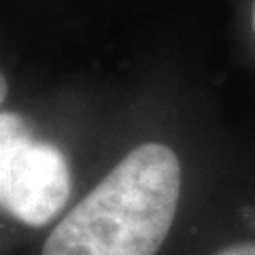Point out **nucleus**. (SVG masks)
<instances>
[{"mask_svg": "<svg viewBox=\"0 0 255 255\" xmlns=\"http://www.w3.org/2000/svg\"><path fill=\"white\" fill-rule=\"evenodd\" d=\"M73 181L62 151L36 140L21 117L0 115V200L19 223L47 226L66 204Z\"/></svg>", "mask_w": 255, "mask_h": 255, "instance_id": "2", "label": "nucleus"}, {"mask_svg": "<svg viewBox=\"0 0 255 255\" xmlns=\"http://www.w3.org/2000/svg\"><path fill=\"white\" fill-rule=\"evenodd\" d=\"M181 198V164L162 142H145L51 230L41 255H155Z\"/></svg>", "mask_w": 255, "mask_h": 255, "instance_id": "1", "label": "nucleus"}, {"mask_svg": "<svg viewBox=\"0 0 255 255\" xmlns=\"http://www.w3.org/2000/svg\"><path fill=\"white\" fill-rule=\"evenodd\" d=\"M251 23H253V32H255V4H253V15H251Z\"/></svg>", "mask_w": 255, "mask_h": 255, "instance_id": "4", "label": "nucleus"}, {"mask_svg": "<svg viewBox=\"0 0 255 255\" xmlns=\"http://www.w3.org/2000/svg\"><path fill=\"white\" fill-rule=\"evenodd\" d=\"M215 255H255V243H236L221 249Z\"/></svg>", "mask_w": 255, "mask_h": 255, "instance_id": "3", "label": "nucleus"}]
</instances>
